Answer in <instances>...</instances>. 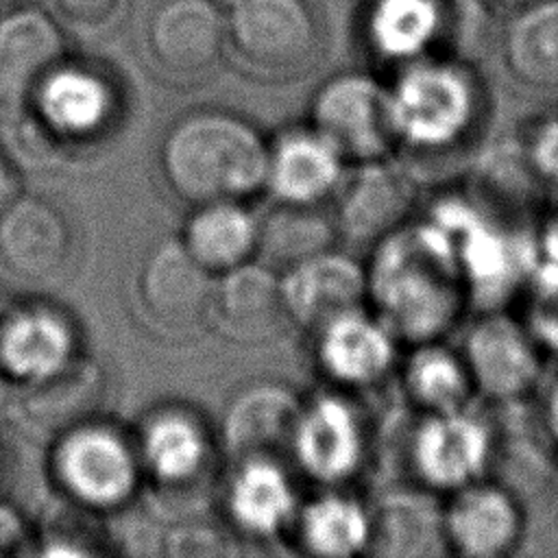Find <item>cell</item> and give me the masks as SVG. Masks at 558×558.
<instances>
[{
  "instance_id": "29",
  "label": "cell",
  "mask_w": 558,
  "mask_h": 558,
  "mask_svg": "<svg viewBox=\"0 0 558 558\" xmlns=\"http://www.w3.org/2000/svg\"><path fill=\"white\" fill-rule=\"evenodd\" d=\"M371 512V543L366 554L429 556L447 554L440 506L423 493L386 495Z\"/></svg>"
},
{
  "instance_id": "32",
  "label": "cell",
  "mask_w": 558,
  "mask_h": 558,
  "mask_svg": "<svg viewBox=\"0 0 558 558\" xmlns=\"http://www.w3.org/2000/svg\"><path fill=\"white\" fill-rule=\"evenodd\" d=\"M301 545L323 558H351L368 551L371 512L357 499L329 490L305 504L296 517Z\"/></svg>"
},
{
  "instance_id": "34",
  "label": "cell",
  "mask_w": 558,
  "mask_h": 558,
  "mask_svg": "<svg viewBox=\"0 0 558 558\" xmlns=\"http://www.w3.org/2000/svg\"><path fill=\"white\" fill-rule=\"evenodd\" d=\"M519 153L536 181L558 187V113L536 118L527 126Z\"/></svg>"
},
{
  "instance_id": "8",
  "label": "cell",
  "mask_w": 558,
  "mask_h": 558,
  "mask_svg": "<svg viewBox=\"0 0 558 558\" xmlns=\"http://www.w3.org/2000/svg\"><path fill=\"white\" fill-rule=\"evenodd\" d=\"M460 353L475 392L495 401H517L541 379V344L525 325L497 310L469 327Z\"/></svg>"
},
{
  "instance_id": "22",
  "label": "cell",
  "mask_w": 558,
  "mask_h": 558,
  "mask_svg": "<svg viewBox=\"0 0 558 558\" xmlns=\"http://www.w3.org/2000/svg\"><path fill=\"white\" fill-rule=\"evenodd\" d=\"M107 392V379L89 357L76 355L63 368L24 384L17 410L26 425L46 436H59L94 418Z\"/></svg>"
},
{
  "instance_id": "25",
  "label": "cell",
  "mask_w": 558,
  "mask_h": 558,
  "mask_svg": "<svg viewBox=\"0 0 558 558\" xmlns=\"http://www.w3.org/2000/svg\"><path fill=\"white\" fill-rule=\"evenodd\" d=\"M209 312L235 338H264L275 331L286 314L281 279L264 264L251 259L222 270L214 281Z\"/></svg>"
},
{
  "instance_id": "15",
  "label": "cell",
  "mask_w": 558,
  "mask_h": 558,
  "mask_svg": "<svg viewBox=\"0 0 558 558\" xmlns=\"http://www.w3.org/2000/svg\"><path fill=\"white\" fill-rule=\"evenodd\" d=\"M137 288L148 316L170 329L192 327L211 310L214 277L181 240L148 251Z\"/></svg>"
},
{
  "instance_id": "27",
  "label": "cell",
  "mask_w": 558,
  "mask_h": 558,
  "mask_svg": "<svg viewBox=\"0 0 558 558\" xmlns=\"http://www.w3.org/2000/svg\"><path fill=\"white\" fill-rule=\"evenodd\" d=\"M225 501L233 523L253 536L277 534L296 510L292 482L277 460L235 464Z\"/></svg>"
},
{
  "instance_id": "2",
  "label": "cell",
  "mask_w": 558,
  "mask_h": 558,
  "mask_svg": "<svg viewBox=\"0 0 558 558\" xmlns=\"http://www.w3.org/2000/svg\"><path fill=\"white\" fill-rule=\"evenodd\" d=\"M159 161L172 192L187 203L240 201L266 183L268 144L248 120L198 109L166 131Z\"/></svg>"
},
{
  "instance_id": "20",
  "label": "cell",
  "mask_w": 558,
  "mask_h": 558,
  "mask_svg": "<svg viewBox=\"0 0 558 558\" xmlns=\"http://www.w3.org/2000/svg\"><path fill=\"white\" fill-rule=\"evenodd\" d=\"M314 333L316 360L336 384L353 388L379 384L397 362V338L362 307L331 318Z\"/></svg>"
},
{
  "instance_id": "36",
  "label": "cell",
  "mask_w": 558,
  "mask_h": 558,
  "mask_svg": "<svg viewBox=\"0 0 558 558\" xmlns=\"http://www.w3.org/2000/svg\"><path fill=\"white\" fill-rule=\"evenodd\" d=\"M52 4L70 24L81 28H100L118 15L122 0H52Z\"/></svg>"
},
{
  "instance_id": "43",
  "label": "cell",
  "mask_w": 558,
  "mask_h": 558,
  "mask_svg": "<svg viewBox=\"0 0 558 558\" xmlns=\"http://www.w3.org/2000/svg\"><path fill=\"white\" fill-rule=\"evenodd\" d=\"M214 2H216V4H218L222 11H227V9H229L231 4H235L238 0H214Z\"/></svg>"
},
{
  "instance_id": "5",
  "label": "cell",
  "mask_w": 558,
  "mask_h": 558,
  "mask_svg": "<svg viewBox=\"0 0 558 558\" xmlns=\"http://www.w3.org/2000/svg\"><path fill=\"white\" fill-rule=\"evenodd\" d=\"M310 126L351 163L390 159L399 148L388 83L373 72H338L310 102Z\"/></svg>"
},
{
  "instance_id": "19",
  "label": "cell",
  "mask_w": 558,
  "mask_h": 558,
  "mask_svg": "<svg viewBox=\"0 0 558 558\" xmlns=\"http://www.w3.org/2000/svg\"><path fill=\"white\" fill-rule=\"evenodd\" d=\"M336 192V229L353 242L373 244L405 222L416 194L410 174L390 159L357 163Z\"/></svg>"
},
{
  "instance_id": "6",
  "label": "cell",
  "mask_w": 558,
  "mask_h": 558,
  "mask_svg": "<svg viewBox=\"0 0 558 558\" xmlns=\"http://www.w3.org/2000/svg\"><path fill=\"white\" fill-rule=\"evenodd\" d=\"M460 17L458 0H357L355 37L368 61L392 72L451 52Z\"/></svg>"
},
{
  "instance_id": "17",
  "label": "cell",
  "mask_w": 558,
  "mask_h": 558,
  "mask_svg": "<svg viewBox=\"0 0 558 558\" xmlns=\"http://www.w3.org/2000/svg\"><path fill=\"white\" fill-rule=\"evenodd\" d=\"M65 57V39L52 15L17 4L0 13V105L31 100L46 74Z\"/></svg>"
},
{
  "instance_id": "39",
  "label": "cell",
  "mask_w": 558,
  "mask_h": 558,
  "mask_svg": "<svg viewBox=\"0 0 558 558\" xmlns=\"http://www.w3.org/2000/svg\"><path fill=\"white\" fill-rule=\"evenodd\" d=\"M543 418H545V425L549 429V436L558 442V381L551 384L545 392Z\"/></svg>"
},
{
  "instance_id": "1",
  "label": "cell",
  "mask_w": 558,
  "mask_h": 558,
  "mask_svg": "<svg viewBox=\"0 0 558 558\" xmlns=\"http://www.w3.org/2000/svg\"><path fill=\"white\" fill-rule=\"evenodd\" d=\"M373 246L364 272L375 316L397 342L440 340L469 303L453 238L423 218L403 222Z\"/></svg>"
},
{
  "instance_id": "13",
  "label": "cell",
  "mask_w": 558,
  "mask_h": 558,
  "mask_svg": "<svg viewBox=\"0 0 558 558\" xmlns=\"http://www.w3.org/2000/svg\"><path fill=\"white\" fill-rule=\"evenodd\" d=\"M146 44L166 72L203 74L227 44L225 11L214 0H161L148 17Z\"/></svg>"
},
{
  "instance_id": "37",
  "label": "cell",
  "mask_w": 558,
  "mask_h": 558,
  "mask_svg": "<svg viewBox=\"0 0 558 558\" xmlns=\"http://www.w3.org/2000/svg\"><path fill=\"white\" fill-rule=\"evenodd\" d=\"M26 541V525L22 514L7 501L0 499V558L15 554Z\"/></svg>"
},
{
  "instance_id": "41",
  "label": "cell",
  "mask_w": 558,
  "mask_h": 558,
  "mask_svg": "<svg viewBox=\"0 0 558 558\" xmlns=\"http://www.w3.org/2000/svg\"><path fill=\"white\" fill-rule=\"evenodd\" d=\"M484 4H490L495 9H504V11H514L527 2H534V0H482Z\"/></svg>"
},
{
  "instance_id": "7",
  "label": "cell",
  "mask_w": 558,
  "mask_h": 558,
  "mask_svg": "<svg viewBox=\"0 0 558 558\" xmlns=\"http://www.w3.org/2000/svg\"><path fill=\"white\" fill-rule=\"evenodd\" d=\"M140 458L129 440L94 418L57 436L52 471L68 497L87 508L124 504L140 477Z\"/></svg>"
},
{
  "instance_id": "38",
  "label": "cell",
  "mask_w": 558,
  "mask_h": 558,
  "mask_svg": "<svg viewBox=\"0 0 558 558\" xmlns=\"http://www.w3.org/2000/svg\"><path fill=\"white\" fill-rule=\"evenodd\" d=\"M538 246L543 251V259L558 262V205H556L549 222L545 225V231L538 240Z\"/></svg>"
},
{
  "instance_id": "9",
  "label": "cell",
  "mask_w": 558,
  "mask_h": 558,
  "mask_svg": "<svg viewBox=\"0 0 558 558\" xmlns=\"http://www.w3.org/2000/svg\"><path fill=\"white\" fill-rule=\"evenodd\" d=\"M490 432L466 408L423 414L410 438V464L423 488L451 493L484 477Z\"/></svg>"
},
{
  "instance_id": "24",
  "label": "cell",
  "mask_w": 558,
  "mask_h": 558,
  "mask_svg": "<svg viewBox=\"0 0 558 558\" xmlns=\"http://www.w3.org/2000/svg\"><path fill=\"white\" fill-rule=\"evenodd\" d=\"M74 357L76 336L61 312L24 305L0 318V368L20 384L52 375Z\"/></svg>"
},
{
  "instance_id": "35",
  "label": "cell",
  "mask_w": 558,
  "mask_h": 558,
  "mask_svg": "<svg viewBox=\"0 0 558 558\" xmlns=\"http://www.w3.org/2000/svg\"><path fill=\"white\" fill-rule=\"evenodd\" d=\"M166 551L170 556H218L225 547L218 530L203 523H185L170 530Z\"/></svg>"
},
{
  "instance_id": "44",
  "label": "cell",
  "mask_w": 558,
  "mask_h": 558,
  "mask_svg": "<svg viewBox=\"0 0 558 558\" xmlns=\"http://www.w3.org/2000/svg\"><path fill=\"white\" fill-rule=\"evenodd\" d=\"M2 471H4V449H2V442H0V477H2Z\"/></svg>"
},
{
  "instance_id": "28",
  "label": "cell",
  "mask_w": 558,
  "mask_h": 558,
  "mask_svg": "<svg viewBox=\"0 0 558 558\" xmlns=\"http://www.w3.org/2000/svg\"><path fill=\"white\" fill-rule=\"evenodd\" d=\"M259 222L238 201L203 203L183 227V246L211 275L248 262L257 251Z\"/></svg>"
},
{
  "instance_id": "11",
  "label": "cell",
  "mask_w": 558,
  "mask_h": 558,
  "mask_svg": "<svg viewBox=\"0 0 558 558\" xmlns=\"http://www.w3.org/2000/svg\"><path fill=\"white\" fill-rule=\"evenodd\" d=\"M364 453V425L347 399L318 395L301 405L290 456L305 475L325 486H338L360 471Z\"/></svg>"
},
{
  "instance_id": "26",
  "label": "cell",
  "mask_w": 558,
  "mask_h": 558,
  "mask_svg": "<svg viewBox=\"0 0 558 558\" xmlns=\"http://www.w3.org/2000/svg\"><path fill=\"white\" fill-rule=\"evenodd\" d=\"M501 59L517 83L558 89V0H534L510 11Z\"/></svg>"
},
{
  "instance_id": "33",
  "label": "cell",
  "mask_w": 558,
  "mask_h": 558,
  "mask_svg": "<svg viewBox=\"0 0 558 558\" xmlns=\"http://www.w3.org/2000/svg\"><path fill=\"white\" fill-rule=\"evenodd\" d=\"M314 207L316 205L279 203V207L266 214L264 220H257V251L288 266L320 251H327L333 227L323 220L314 211Z\"/></svg>"
},
{
  "instance_id": "4",
  "label": "cell",
  "mask_w": 558,
  "mask_h": 558,
  "mask_svg": "<svg viewBox=\"0 0 558 558\" xmlns=\"http://www.w3.org/2000/svg\"><path fill=\"white\" fill-rule=\"evenodd\" d=\"M225 24L233 52L268 76L301 74L325 52V22L312 0H238Z\"/></svg>"
},
{
  "instance_id": "23",
  "label": "cell",
  "mask_w": 558,
  "mask_h": 558,
  "mask_svg": "<svg viewBox=\"0 0 558 558\" xmlns=\"http://www.w3.org/2000/svg\"><path fill=\"white\" fill-rule=\"evenodd\" d=\"M344 179V159L312 126L281 133L268 146L266 183L277 203L318 205Z\"/></svg>"
},
{
  "instance_id": "10",
  "label": "cell",
  "mask_w": 558,
  "mask_h": 558,
  "mask_svg": "<svg viewBox=\"0 0 558 558\" xmlns=\"http://www.w3.org/2000/svg\"><path fill=\"white\" fill-rule=\"evenodd\" d=\"M440 519L447 551L464 558L508 556L521 545L525 527L517 497L484 477L451 490Z\"/></svg>"
},
{
  "instance_id": "3",
  "label": "cell",
  "mask_w": 558,
  "mask_h": 558,
  "mask_svg": "<svg viewBox=\"0 0 558 558\" xmlns=\"http://www.w3.org/2000/svg\"><path fill=\"white\" fill-rule=\"evenodd\" d=\"M386 83L399 146L421 153L464 142L486 107L480 72L453 52L405 63Z\"/></svg>"
},
{
  "instance_id": "21",
  "label": "cell",
  "mask_w": 558,
  "mask_h": 558,
  "mask_svg": "<svg viewBox=\"0 0 558 558\" xmlns=\"http://www.w3.org/2000/svg\"><path fill=\"white\" fill-rule=\"evenodd\" d=\"M41 122L57 135L81 140L98 133L111 118L116 94L94 65L63 57L28 100Z\"/></svg>"
},
{
  "instance_id": "16",
  "label": "cell",
  "mask_w": 558,
  "mask_h": 558,
  "mask_svg": "<svg viewBox=\"0 0 558 558\" xmlns=\"http://www.w3.org/2000/svg\"><path fill=\"white\" fill-rule=\"evenodd\" d=\"M451 238L469 301L486 310H495L536 262L530 242L512 238L477 209Z\"/></svg>"
},
{
  "instance_id": "31",
  "label": "cell",
  "mask_w": 558,
  "mask_h": 558,
  "mask_svg": "<svg viewBox=\"0 0 558 558\" xmlns=\"http://www.w3.org/2000/svg\"><path fill=\"white\" fill-rule=\"evenodd\" d=\"M401 381L408 401L423 414L462 410L475 395L462 353L451 351L440 340L412 344Z\"/></svg>"
},
{
  "instance_id": "14",
  "label": "cell",
  "mask_w": 558,
  "mask_h": 558,
  "mask_svg": "<svg viewBox=\"0 0 558 558\" xmlns=\"http://www.w3.org/2000/svg\"><path fill=\"white\" fill-rule=\"evenodd\" d=\"M72 233L57 205L41 196L11 198L0 211V262L26 281L54 277L68 262Z\"/></svg>"
},
{
  "instance_id": "30",
  "label": "cell",
  "mask_w": 558,
  "mask_h": 558,
  "mask_svg": "<svg viewBox=\"0 0 558 558\" xmlns=\"http://www.w3.org/2000/svg\"><path fill=\"white\" fill-rule=\"evenodd\" d=\"M207 453V434L194 416L181 410L157 412L144 423L137 458L161 484L174 486L194 480L205 466Z\"/></svg>"
},
{
  "instance_id": "42",
  "label": "cell",
  "mask_w": 558,
  "mask_h": 558,
  "mask_svg": "<svg viewBox=\"0 0 558 558\" xmlns=\"http://www.w3.org/2000/svg\"><path fill=\"white\" fill-rule=\"evenodd\" d=\"M17 4H24V0H0V13L13 9V7H17Z\"/></svg>"
},
{
  "instance_id": "40",
  "label": "cell",
  "mask_w": 558,
  "mask_h": 558,
  "mask_svg": "<svg viewBox=\"0 0 558 558\" xmlns=\"http://www.w3.org/2000/svg\"><path fill=\"white\" fill-rule=\"evenodd\" d=\"M11 198H13V172L9 168L4 153L0 150V211Z\"/></svg>"
},
{
  "instance_id": "12",
  "label": "cell",
  "mask_w": 558,
  "mask_h": 558,
  "mask_svg": "<svg viewBox=\"0 0 558 558\" xmlns=\"http://www.w3.org/2000/svg\"><path fill=\"white\" fill-rule=\"evenodd\" d=\"M296 395L275 381H257L240 388L220 418L225 453L235 462L281 460L290 453L292 434L301 412Z\"/></svg>"
},
{
  "instance_id": "18",
  "label": "cell",
  "mask_w": 558,
  "mask_h": 558,
  "mask_svg": "<svg viewBox=\"0 0 558 558\" xmlns=\"http://www.w3.org/2000/svg\"><path fill=\"white\" fill-rule=\"evenodd\" d=\"M286 314L316 331L331 318L360 310L366 301V272L355 259L320 251L292 264L281 279Z\"/></svg>"
}]
</instances>
